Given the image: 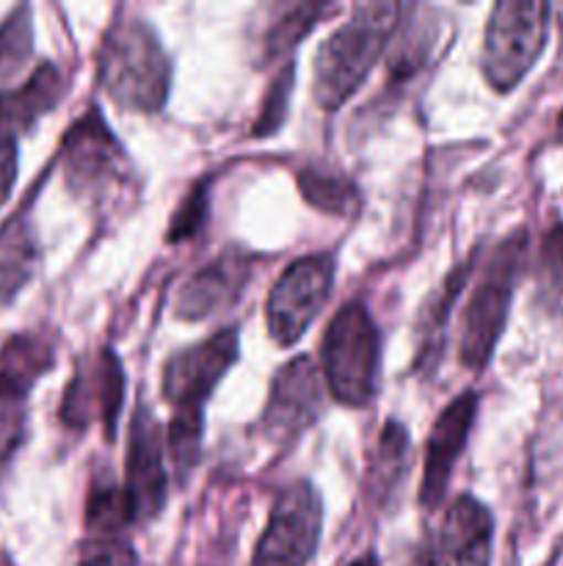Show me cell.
Masks as SVG:
<instances>
[{
    "mask_svg": "<svg viewBox=\"0 0 563 566\" xmlns=\"http://www.w3.org/2000/svg\"><path fill=\"white\" fill-rule=\"evenodd\" d=\"M337 6L329 3H282L274 9L265 31L259 33V64L282 59L290 53L315 28L320 17L331 14Z\"/></svg>",
    "mask_w": 563,
    "mask_h": 566,
    "instance_id": "cell-20",
    "label": "cell"
},
{
    "mask_svg": "<svg viewBox=\"0 0 563 566\" xmlns=\"http://www.w3.org/2000/svg\"><path fill=\"white\" fill-rule=\"evenodd\" d=\"M323 501L309 481H296L270 509L252 566H307L318 551Z\"/></svg>",
    "mask_w": 563,
    "mask_h": 566,
    "instance_id": "cell-9",
    "label": "cell"
},
{
    "mask_svg": "<svg viewBox=\"0 0 563 566\" xmlns=\"http://www.w3.org/2000/svg\"><path fill=\"white\" fill-rule=\"evenodd\" d=\"M408 462H412V442H408V431L403 429L397 420L381 429L379 442L373 448L368 468V495L375 506H384L392 501L397 490H401L403 479L408 473Z\"/></svg>",
    "mask_w": 563,
    "mask_h": 566,
    "instance_id": "cell-19",
    "label": "cell"
},
{
    "mask_svg": "<svg viewBox=\"0 0 563 566\" xmlns=\"http://www.w3.org/2000/svg\"><path fill=\"white\" fill-rule=\"evenodd\" d=\"M334 285V260L307 254L287 265L268 296V332L279 346H293L312 326Z\"/></svg>",
    "mask_w": 563,
    "mask_h": 566,
    "instance_id": "cell-10",
    "label": "cell"
},
{
    "mask_svg": "<svg viewBox=\"0 0 563 566\" xmlns=\"http://www.w3.org/2000/svg\"><path fill=\"white\" fill-rule=\"evenodd\" d=\"M81 566H136V553L130 542L119 539H88L81 547Z\"/></svg>",
    "mask_w": 563,
    "mask_h": 566,
    "instance_id": "cell-28",
    "label": "cell"
},
{
    "mask_svg": "<svg viewBox=\"0 0 563 566\" xmlns=\"http://www.w3.org/2000/svg\"><path fill=\"white\" fill-rule=\"evenodd\" d=\"M53 363V343L36 332L9 337L0 348V475L25 437L28 392Z\"/></svg>",
    "mask_w": 563,
    "mask_h": 566,
    "instance_id": "cell-8",
    "label": "cell"
},
{
    "mask_svg": "<svg viewBox=\"0 0 563 566\" xmlns=\"http://www.w3.org/2000/svg\"><path fill=\"white\" fill-rule=\"evenodd\" d=\"M97 81L116 105L158 114L169 99L171 61L158 33L141 17H121L99 44Z\"/></svg>",
    "mask_w": 563,
    "mask_h": 566,
    "instance_id": "cell-2",
    "label": "cell"
},
{
    "mask_svg": "<svg viewBox=\"0 0 563 566\" xmlns=\"http://www.w3.org/2000/svg\"><path fill=\"white\" fill-rule=\"evenodd\" d=\"M472 274V258L467 263H461L458 269H453L447 274V280L436 287L434 296L425 302L423 313L417 321V368L431 370L434 365H439L442 357V343H445V324L450 318L453 302L458 298V293L464 291V285L469 282Z\"/></svg>",
    "mask_w": 563,
    "mask_h": 566,
    "instance_id": "cell-18",
    "label": "cell"
},
{
    "mask_svg": "<svg viewBox=\"0 0 563 566\" xmlns=\"http://www.w3.org/2000/svg\"><path fill=\"white\" fill-rule=\"evenodd\" d=\"M535 285L546 310H563V221L544 232L535 258Z\"/></svg>",
    "mask_w": 563,
    "mask_h": 566,
    "instance_id": "cell-24",
    "label": "cell"
},
{
    "mask_svg": "<svg viewBox=\"0 0 563 566\" xmlns=\"http://www.w3.org/2000/svg\"><path fill=\"white\" fill-rule=\"evenodd\" d=\"M381 368V335L362 302L342 304L323 335V376L331 398L348 407L373 401Z\"/></svg>",
    "mask_w": 563,
    "mask_h": 566,
    "instance_id": "cell-5",
    "label": "cell"
},
{
    "mask_svg": "<svg viewBox=\"0 0 563 566\" xmlns=\"http://www.w3.org/2000/svg\"><path fill=\"white\" fill-rule=\"evenodd\" d=\"M121 403H125V370L110 348H103L94 357L77 365L61 401V423L66 429L86 431L97 420L103 423L105 437L114 440L119 423Z\"/></svg>",
    "mask_w": 563,
    "mask_h": 566,
    "instance_id": "cell-11",
    "label": "cell"
},
{
    "mask_svg": "<svg viewBox=\"0 0 563 566\" xmlns=\"http://www.w3.org/2000/svg\"><path fill=\"white\" fill-rule=\"evenodd\" d=\"M248 276H252V258L230 249L219 260L199 269L180 287L174 302L177 318L204 321L213 313H221L241 298Z\"/></svg>",
    "mask_w": 563,
    "mask_h": 566,
    "instance_id": "cell-15",
    "label": "cell"
},
{
    "mask_svg": "<svg viewBox=\"0 0 563 566\" xmlns=\"http://www.w3.org/2000/svg\"><path fill=\"white\" fill-rule=\"evenodd\" d=\"M33 53L31 9L20 6L0 22V81L22 70Z\"/></svg>",
    "mask_w": 563,
    "mask_h": 566,
    "instance_id": "cell-25",
    "label": "cell"
},
{
    "mask_svg": "<svg viewBox=\"0 0 563 566\" xmlns=\"http://www.w3.org/2000/svg\"><path fill=\"white\" fill-rule=\"evenodd\" d=\"M132 523L136 517H132L125 486L114 484L110 475L94 481L86 501V531L92 534V539H114Z\"/></svg>",
    "mask_w": 563,
    "mask_h": 566,
    "instance_id": "cell-22",
    "label": "cell"
},
{
    "mask_svg": "<svg viewBox=\"0 0 563 566\" xmlns=\"http://www.w3.org/2000/svg\"><path fill=\"white\" fill-rule=\"evenodd\" d=\"M298 188L312 208L331 216H351L359 208V191L346 175L323 169V166H307L298 171Z\"/></svg>",
    "mask_w": 563,
    "mask_h": 566,
    "instance_id": "cell-23",
    "label": "cell"
},
{
    "mask_svg": "<svg viewBox=\"0 0 563 566\" xmlns=\"http://www.w3.org/2000/svg\"><path fill=\"white\" fill-rule=\"evenodd\" d=\"M125 492L136 523L152 520L163 509L169 473L163 464V431L147 403H138L130 420L125 457Z\"/></svg>",
    "mask_w": 563,
    "mask_h": 566,
    "instance_id": "cell-12",
    "label": "cell"
},
{
    "mask_svg": "<svg viewBox=\"0 0 563 566\" xmlns=\"http://www.w3.org/2000/svg\"><path fill=\"white\" fill-rule=\"evenodd\" d=\"M293 81H296V64L287 61V64L276 72L274 81H270L268 92H265L263 105H259V116L252 127V136L268 138L279 130V125L287 116V105H290Z\"/></svg>",
    "mask_w": 563,
    "mask_h": 566,
    "instance_id": "cell-26",
    "label": "cell"
},
{
    "mask_svg": "<svg viewBox=\"0 0 563 566\" xmlns=\"http://www.w3.org/2000/svg\"><path fill=\"white\" fill-rule=\"evenodd\" d=\"M351 566H379V558H375L373 553H364V556L357 558Z\"/></svg>",
    "mask_w": 563,
    "mask_h": 566,
    "instance_id": "cell-31",
    "label": "cell"
},
{
    "mask_svg": "<svg viewBox=\"0 0 563 566\" xmlns=\"http://www.w3.org/2000/svg\"><path fill=\"white\" fill-rule=\"evenodd\" d=\"M237 357H241V332L237 326H226L166 359L163 398L174 409L169 426V453L180 473H188L199 462L204 403L226 370L237 363Z\"/></svg>",
    "mask_w": 563,
    "mask_h": 566,
    "instance_id": "cell-1",
    "label": "cell"
},
{
    "mask_svg": "<svg viewBox=\"0 0 563 566\" xmlns=\"http://www.w3.org/2000/svg\"><path fill=\"white\" fill-rule=\"evenodd\" d=\"M412 566H436V556L428 551V547H423V551H419L417 556H414Z\"/></svg>",
    "mask_w": 563,
    "mask_h": 566,
    "instance_id": "cell-30",
    "label": "cell"
},
{
    "mask_svg": "<svg viewBox=\"0 0 563 566\" xmlns=\"http://www.w3.org/2000/svg\"><path fill=\"white\" fill-rule=\"evenodd\" d=\"M36 265V241L22 216L0 227V302L14 298V293L31 280Z\"/></svg>",
    "mask_w": 563,
    "mask_h": 566,
    "instance_id": "cell-21",
    "label": "cell"
},
{
    "mask_svg": "<svg viewBox=\"0 0 563 566\" xmlns=\"http://www.w3.org/2000/svg\"><path fill=\"white\" fill-rule=\"evenodd\" d=\"M491 539H495V520L489 509L472 495H461L442 517L434 556L439 566H489Z\"/></svg>",
    "mask_w": 563,
    "mask_h": 566,
    "instance_id": "cell-16",
    "label": "cell"
},
{
    "mask_svg": "<svg viewBox=\"0 0 563 566\" xmlns=\"http://www.w3.org/2000/svg\"><path fill=\"white\" fill-rule=\"evenodd\" d=\"M64 75L55 64L44 61L17 88L0 92V125L11 133L31 130L44 114L55 108L64 97Z\"/></svg>",
    "mask_w": 563,
    "mask_h": 566,
    "instance_id": "cell-17",
    "label": "cell"
},
{
    "mask_svg": "<svg viewBox=\"0 0 563 566\" xmlns=\"http://www.w3.org/2000/svg\"><path fill=\"white\" fill-rule=\"evenodd\" d=\"M528 260V230H513L502 238L484 274L472 287L461 318V363L469 370H484L506 329L513 291Z\"/></svg>",
    "mask_w": 563,
    "mask_h": 566,
    "instance_id": "cell-4",
    "label": "cell"
},
{
    "mask_svg": "<svg viewBox=\"0 0 563 566\" xmlns=\"http://www.w3.org/2000/svg\"><path fill=\"white\" fill-rule=\"evenodd\" d=\"M403 6L379 0L359 3L351 20L337 28L315 59V99L323 111H337L357 92L384 53L401 22Z\"/></svg>",
    "mask_w": 563,
    "mask_h": 566,
    "instance_id": "cell-3",
    "label": "cell"
},
{
    "mask_svg": "<svg viewBox=\"0 0 563 566\" xmlns=\"http://www.w3.org/2000/svg\"><path fill=\"white\" fill-rule=\"evenodd\" d=\"M550 31V3L500 0L491 9L484 36V75L495 92L506 94L533 70Z\"/></svg>",
    "mask_w": 563,
    "mask_h": 566,
    "instance_id": "cell-6",
    "label": "cell"
},
{
    "mask_svg": "<svg viewBox=\"0 0 563 566\" xmlns=\"http://www.w3.org/2000/svg\"><path fill=\"white\" fill-rule=\"evenodd\" d=\"M17 155H20L17 153V133L0 125V208H3L6 199L14 191L17 169H20V158Z\"/></svg>",
    "mask_w": 563,
    "mask_h": 566,
    "instance_id": "cell-29",
    "label": "cell"
},
{
    "mask_svg": "<svg viewBox=\"0 0 563 566\" xmlns=\"http://www.w3.org/2000/svg\"><path fill=\"white\" fill-rule=\"evenodd\" d=\"M204 216H208V182H199L191 193L185 197V202L180 205V210L174 213L169 227V241L180 243L185 238L196 235L199 227H202Z\"/></svg>",
    "mask_w": 563,
    "mask_h": 566,
    "instance_id": "cell-27",
    "label": "cell"
},
{
    "mask_svg": "<svg viewBox=\"0 0 563 566\" xmlns=\"http://www.w3.org/2000/svg\"><path fill=\"white\" fill-rule=\"evenodd\" d=\"M320 409H323V390H320L318 368L309 357H296L274 376L259 426L263 434L274 442H290L320 418Z\"/></svg>",
    "mask_w": 563,
    "mask_h": 566,
    "instance_id": "cell-13",
    "label": "cell"
},
{
    "mask_svg": "<svg viewBox=\"0 0 563 566\" xmlns=\"http://www.w3.org/2000/svg\"><path fill=\"white\" fill-rule=\"evenodd\" d=\"M475 415H478V396L467 390L458 398H453L442 409L439 418H436L428 442H425V468L423 484H419V503H423V509H434L445 497L456 459L461 457L469 431H472Z\"/></svg>",
    "mask_w": 563,
    "mask_h": 566,
    "instance_id": "cell-14",
    "label": "cell"
},
{
    "mask_svg": "<svg viewBox=\"0 0 563 566\" xmlns=\"http://www.w3.org/2000/svg\"><path fill=\"white\" fill-rule=\"evenodd\" d=\"M61 166L70 191L103 202L127 177V158L97 105L66 130L61 144Z\"/></svg>",
    "mask_w": 563,
    "mask_h": 566,
    "instance_id": "cell-7",
    "label": "cell"
},
{
    "mask_svg": "<svg viewBox=\"0 0 563 566\" xmlns=\"http://www.w3.org/2000/svg\"><path fill=\"white\" fill-rule=\"evenodd\" d=\"M557 138L563 142V111H561V116H557Z\"/></svg>",
    "mask_w": 563,
    "mask_h": 566,
    "instance_id": "cell-32",
    "label": "cell"
}]
</instances>
